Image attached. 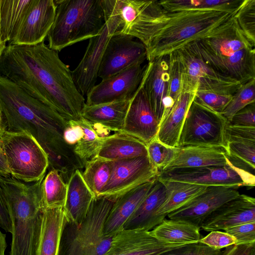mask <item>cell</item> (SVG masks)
I'll use <instances>...</instances> for the list:
<instances>
[{
  "mask_svg": "<svg viewBox=\"0 0 255 255\" xmlns=\"http://www.w3.org/2000/svg\"><path fill=\"white\" fill-rule=\"evenodd\" d=\"M6 247V234L2 233L0 229V255H5Z\"/></svg>",
  "mask_w": 255,
  "mask_h": 255,
  "instance_id": "11a10c76",
  "label": "cell"
},
{
  "mask_svg": "<svg viewBox=\"0 0 255 255\" xmlns=\"http://www.w3.org/2000/svg\"><path fill=\"white\" fill-rule=\"evenodd\" d=\"M146 64L136 63L95 85L86 95L85 104L96 105L130 100L139 87Z\"/></svg>",
  "mask_w": 255,
  "mask_h": 255,
  "instance_id": "4fadbf2b",
  "label": "cell"
},
{
  "mask_svg": "<svg viewBox=\"0 0 255 255\" xmlns=\"http://www.w3.org/2000/svg\"><path fill=\"white\" fill-rule=\"evenodd\" d=\"M111 35L124 34L148 44L164 10L158 1L102 0Z\"/></svg>",
  "mask_w": 255,
  "mask_h": 255,
  "instance_id": "8992f818",
  "label": "cell"
},
{
  "mask_svg": "<svg viewBox=\"0 0 255 255\" xmlns=\"http://www.w3.org/2000/svg\"><path fill=\"white\" fill-rule=\"evenodd\" d=\"M168 81V56L148 61L142 79L143 85L159 124L163 115L164 102L167 95Z\"/></svg>",
  "mask_w": 255,
  "mask_h": 255,
  "instance_id": "603a6c76",
  "label": "cell"
},
{
  "mask_svg": "<svg viewBox=\"0 0 255 255\" xmlns=\"http://www.w3.org/2000/svg\"><path fill=\"white\" fill-rule=\"evenodd\" d=\"M158 127L159 123L145 93L142 80L130 101L122 132L137 138L146 145L156 137Z\"/></svg>",
  "mask_w": 255,
  "mask_h": 255,
  "instance_id": "e0dca14e",
  "label": "cell"
},
{
  "mask_svg": "<svg viewBox=\"0 0 255 255\" xmlns=\"http://www.w3.org/2000/svg\"><path fill=\"white\" fill-rule=\"evenodd\" d=\"M156 179L118 196L106 219L103 235L112 236L122 230L152 186Z\"/></svg>",
  "mask_w": 255,
  "mask_h": 255,
  "instance_id": "cb8c5ba5",
  "label": "cell"
},
{
  "mask_svg": "<svg viewBox=\"0 0 255 255\" xmlns=\"http://www.w3.org/2000/svg\"><path fill=\"white\" fill-rule=\"evenodd\" d=\"M219 254H218V255H219Z\"/></svg>",
  "mask_w": 255,
  "mask_h": 255,
  "instance_id": "91938a15",
  "label": "cell"
},
{
  "mask_svg": "<svg viewBox=\"0 0 255 255\" xmlns=\"http://www.w3.org/2000/svg\"><path fill=\"white\" fill-rule=\"evenodd\" d=\"M3 130L2 128V127H1V123H0V135L1 133V132H2Z\"/></svg>",
  "mask_w": 255,
  "mask_h": 255,
  "instance_id": "6f0895ef",
  "label": "cell"
},
{
  "mask_svg": "<svg viewBox=\"0 0 255 255\" xmlns=\"http://www.w3.org/2000/svg\"><path fill=\"white\" fill-rule=\"evenodd\" d=\"M194 42L209 53L223 56H229L241 49L255 47V43L240 28L235 15L205 37Z\"/></svg>",
  "mask_w": 255,
  "mask_h": 255,
  "instance_id": "7402d4cb",
  "label": "cell"
},
{
  "mask_svg": "<svg viewBox=\"0 0 255 255\" xmlns=\"http://www.w3.org/2000/svg\"><path fill=\"white\" fill-rule=\"evenodd\" d=\"M0 147L11 177L30 183L45 175L49 167L48 156L29 132L3 130L0 135Z\"/></svg>",
  "mask_w": 255,
  "mask_h": 255,
  "instance_id": "52a82bcc",
  "label": "cell"
},
{
  "mask_svg": "<svg viewBox=\"0 0 255 255\" xmlns=\"http://www.w3.org/2000/svg\"><path fill=\"white\" fill-rule=\"evenodd\" d=\"M5 47H6V43L5 42H4L3 41H2V40H1V36H0V57L3 51H4Z\"/></svg>",
  "mask_w": 255,
  "mask_h": 255,
  "instance_id": "9f6ffc18",
  "label": "cell"
},
{
  "mask_svg": "<svg viewBox=\"0 0 255 255\" xmlns=\"http://www.w3.org/2000/svg\"><path fill=\"white\" fill-rule=\"evenodd\" d=\"M67 192V183L58 171L50 169L44 176L41 185L44 208H64Z\"/></svg>",
  "mask_w": 255,
  "mask_h": 255,
  "instance_id": "d590c367",
  "label": "cell"
},
{
  "mask_svg": "<svg viewBox=\"0 0 255 255\" xmlns=\"http://www.w3.org/2000/svg\"><path fill=\"white\" fill-rule=\"evenodd\" d=\"M228 121L223 116L195 98L187 112L181 132L179 147L189 146H226Z\"/></svg>",
  "mask_w": 255,
  "mask_h": 255,
  "instance_id": "9c48e42d",
  "label": "cell"
},
{
  "mask_svg": "<svg viewBox=\"0 0 255 255\" xmlns=\"http://www.w3.org/2000/svg\"><path fill=\"white\" fill-rule=\"evenodd\" d=\"M196 93H181L178 100L159 124L155 138L171 147H179V140L188 109Z\"/></svg>",
  "mask_w": 255,
  "mask_h": 255,
  "instance_id": "4316f807",
  "label": "cell"
},
{
  "mask_svg": "<svg viewBox=\"0 0 255 255\" xmlns=\"http://www.w3.org/2000/svg\"><path fill=\"white\" fill-rule=\"evenodd\" d=\"M245 166L231 158L223 166H204L178 168L159 171L160 180L175 181L205 186H230L240 188L254 187V173Z\"/></svg>",
  "mask_w": 255,
  "mask_h": 255,
  "instance_id": "30bf717a",
  "label": "cell"
},
{
  "mask_svg": "<svg viewBox=\"0 0 255 255\" xmlns=\"http://www.w3.org/2000/svg\"><path fill=\"white\" fill-rule=\"evenodd\" d=\"M255 222V199L240 194L222 204L202 224L206 232L224 230L242 224Z\"/></svg>",
  "mask_w": 255,
  "mask_h": 255,
  "instance_id": "ffe728a7",
  "label": "cell"
},
{
  "mask_svg": "<svg viewBox=\"0 0 255 255\" xmlns=\"http://www.w3.org/2000/svg\"><path fill=\"white\" fill-rule=\"evenodd\" d=\"M112 161L94 157L85 162L83 179L94 196L98 197L107 183L112 170Z\"/></svg>",
  "mask_w": 255,
  "mask_h": 255,
  "instance_id": "8d00e7d4",
  "label": "cell"
},
{
  "mask_svg": "<svg viewBox=\"0 0 255 255\" xmlns=\"http://www.w3.org/2000/svg\"><path fill=\"white\" fill-rule=\"evenodd\" d=\"M67 184V192L63 208L65 219L79 225L86 218L94 196L85 183L79 170L72 174Z\"/></svg>",
  "mask_w": 255,
  "mask_h": 255,
  "instance_id": "484cf974",
  "label": "cell"
},
{
  "mask_svg": "<svg viewBox=\"0 0 255 255\" xmlns=\"http://www.w3.org/2000/svg\"><path fill=\"white\" fill-rule=\"evenodd\" d=\"M232 95L197 92L195 94V99L212 110L222 114L231 100Z\"/></svg>",
  "mask_w": 255,
  "mask_h": 255,
  "instance_id": "ee69618b",
  "label": "cell"
},
{
  "mask_svg": "<svg viewBox=\"0 0 255 255\" xmlns=\"http://www.w3.org/2000/svg\"><path fill=\"white\" fill-rule=\"evenodd\" d=\"M0 121L4 130L29 132L49 159L66 144L63 135L68 121L1 75Z\"/></svg>",
  "mask_w": 255,
  "mask_h": 255,
  "instance_id": "7a4b0ae2",
  "label": "cell"
},
{
  "mask_svg": "<svg viewBox=\"0 0 255 255\" xmlns=\"http://www.w3.org/2000/svg\"><path fill=\"white\" fill-rule=\"evenodd\" d=\"M160 181L165 186L166 198L156 212L155 227L164 220L169 214L186 205L207 187L180 181Z\"/></svg>",
  "mask_w": 255,
  "mask_h": 255,
  "instance_id": "1f68e13d",
  "label": "cell"
},
{
  "mask_svg": "<svg viewBox=\"0 0 255 255\" xmlns=\"http://www.w3.org/2000/svg\"><path fill=\"white\" fill-rule=\"evenodd\" d=\"M64 220L63 207L44 208L36 255H59Z\"/></svg>",
  "mask_w": 255,
  "mask_h": 255,
  "instance_id": "4dcf8cb0",
  "label": "cell"
},
{
  "mask_svg": "<svg viewBox=\"0 0 255 255\" xmlns=\"http://www.w3.org/2000/svg\"><path fill=\"white\" fill-rule=\"evenodd\" d=\"M33 0H0V30L2 41L10 44L16 37Z\"/></svg>",
  "mask_w": 255,
  "mask_h": 255,
  "instance_id": "836d02e7",
  "label": "cell"
},
{
  "mask_svg": "<svg viewBox=\"0 0 255 255\" xmlns=\"http://www.w3.org/2000/svg\"><path fill=\"white\" fill-rule=\"evenodd\" d=\"M54 0H33L19 30L8 45H33L44 42L54 22Z\"/></svg>",
  "mask_w": 255,
  "mask_h": 255,
  "instance_id": "ac0fdd59",
  "label": "cell"
},
{
  "mask_svg": "<svg viewBox=\"0 0 255 255\" xmlns=\"http://www.w3.org/2000/svg\"><path fill=\"white\" fill-rule=\"evenodd\" d=\"M114 235L103 236L95 248L92 255H105L111 247Z\"/></svg>",
  "mask_w": 255,
  "mask_h": 255,
  "instance_id": "f5cc1de1",
  "label": "cell"
},
{
  "mask_svg": "<svg viewBox=\"0 0 255 255\" xmlns=\"http://www.w3.org/2000/svg\"><path fill=\"white\" fill-rule=\"evenodd\" d=\"M168 81L167 100L175 102L181 94V72L176 51L168 55Z\"/></svg>",
  "mask_w": 255,
  "mask_h": 255,
  "instance_id": "7bdbcfd3",
  "label": "cell"
},
{
  "mask_svg": "<svg viewBox=\"0 0 255 255\" xmlns=\"http://www.w3.org/2000/svg\"><path fill=\"white\" fill-rule=\"evenodd\" d=\"M146 149L150 162L159 171L174 159L178 147L168 146L155 137L146 144Z\"/></svg>",
  "mask_w": 255,
  "mask_h": 255,
  "instance_id": "60d3db41",
  "label": "cell"
},
{
  "mask_svg": "<svg viewBox=\"0 0 255 255\" xmlns=\"http://www.w3.org/2000/svg\"><path fill=\"white\" fill-rule=\"evenodd\" d=\"M54 22L47 36L48 47L57 52L95 36L105 20L102 0H55Z\"/></svg>",
  "mask_w": 255,
  "mask_h": 255,
  "instance_id": "5b68a950",
  "label": "cell"
},
{
  "mask_svg": "<svg viewBox=\"0 0 255 255\" xmlns=\"http://www.w3.org/2000/svg\"><path fill=\"white\" fill-rule=\"evenodd\" d=\"M218 255H255V244L233 245L221 251Z\"/></svg>",
  "mask_w": 255,
  "mask_h": 255,
  "instance_id": "816d5d0a",
  "label": "cell"
},
{
  "mask_svg": "<svg viewBox=\"0 0 255 255\" xmlns=\"http://www.w3.org/2000/svg\"><path fill=\"white\" fill-rule=\"evenodd\" d=\"M147 60L145 46L128 35H112L106 45L98 77L106 79L136 64Z\"/></svg>",
  "mask_w": 255,
  "mask_h": 255,
  "instance_id": "5bb4252c",
  "label": "cell"
},
{
  "mask_svg": "<svg viewBox=\"0 0 255 255\" xmlns=\"http://www.w3.org/2000/svg\"><path fill=\"white\" fill-rule=\"evenodd\" d=\"M0 227H1V225H0Z\"/></svg>",
  "mask_w": 255,
  "mask_h": 255,
  "instance_id": "680465c9",
  "label": "cell"
},
{
  "mask_svg": "<svg viewBox=\"0 0 255 255\" xmlns=\"http://www.w3.org/2000/svg\"><path fill=\"white\" fill-rule=\"evenodd\" d=\"M184 245L159 241L149 231L122 229L115 234L105 255H160Z\"/></svg>",
  "mask_w": 255,
  "mask_h": 255,
  "instance_id": "d6986e66",
  "label": "cell"
},
{
  "mask_svg": "<svg viewBox=\"0 0 255 255\" xmlns=\"http://www.w3.org/2000/svg\"><path fill=\"white\" fill-rule=\"evenodd\" d=\"M147 156L146 145L137 138L125 132L103 136L95 157L115 161Z\"/></svg>",
  "mask_w": 255,
  "mask_h": 255,
  "instance_id": "83f0119b",
  "label": "cell"
},
{
  "mask_svg": "<svg viewBox=\"0 0 255 255\" xmlns=\"http://www.w3.org/2000/svg\"><path fill=\"white\" fill-rule=\"evenodd\" d=\"M255 102V79L242 85L222 113L229 122L239 111Z\"/></svg>",
  "mask_w": 255,
  "mask_h": 255,
  "instance_id": "ab89813d",
  "label": "cell"
},
{
  "mask_svg": "<svg viewBox=\"0 0 255 255\" xmlns=\"http://www.w3.org/2000/svg\"><path fill=\"white\" fill-rule=\"evenodd\" d=\"M224 231L235 239L236 245L255 244V222L242 224Z\"/></svg>",
  "mask_w": 255,
  "mask_h": 255,
  "instance_id": "f6af8a7d",
  "label": "cell"
},
{
  "mask_svg": "<svg viewBox=\"0 0 255 255\" xmlns=\"http://www.w3.org/2000/svg\"><path fill=\"white\" fill-rule=\"evenodd\" d=\"M224 148L200 146L178 147L174 159L164 168L165 171L178 168L204 166H223L229 160Z\"/></svg>",
  "mask_w": 255,
  "mask_h": 255,
  "instance_id": "d4e9b609",
  "label": "cell"
},
{
  "mask_svg": "<svg viewBox=\"0 0 255 255\" xmlns=\"http://www.w3.org/2000/svg\"><path fill=\"white\" fill-rule=\"evenodd\" d=\"M112 165L109 179L99 196L117 198L157 178L159 174L147 156L112 161Z\"/></svg>",
  "mask_w": 255,
  "mask_h": 255,
  "instance_id": "7c38bea8",
  "label": "cell"
},
{
  "mask_svg": "<svg viewBox=\"0 0 255 255\" xmlns=\"http://www.w3.org/2000/svg\"><path fill=\"white\" fill-rule=\"evenodd\" d=\"M0 75L67 121L81 117L85 99L78 91L69 66L44 41L8 45L0 57Z\"/></svg>",
  "mask_w": 255,
  "mask_h": 255,
  "instance_id": "6da1fadb",
  "label": "cell"
},
{
  "mask_svg": "<svg viewBox=\"0 0 255 255\" xmlns=\"http://www.w3.org/2000/svg\"><path fill=\"white\" fill-rule=\"evenodd\" d=\"M238 189L230 186H208L202 193L167 217L200 228L203 222L218 208L240 195Z\"/></svg>",
  "mask_w": 255,
  "mask_h": 255,
  "instance_id": "2e32d148",
  "label": "cell"
},
{
  "mask_svg": "<svg viewBox=\"0 0 255 255\" xmlns=\"http://www.w3.org/2000/svg\"><path fill=\"white\" fill-rule=\"evenodd\" d=\"M111 36L105 23L99 34L89 39L83 58L76 68L72 71L74 83L83 97L96 85L102 57Z\"/></svg>",
  "mask_w": 255,
  "mask_h": 255,
  "instance_id": "44dd1931",
  "label": "cell"
},
{
  "mask_svg": "<svg viewBox=\"0 0 255 255\" xmlns=\"http://www.w3.org/2000/svg\"><path fill=\"white\" fill-rule=\"evenodd\" d=\"M244 0H174L158 2L167 12L188 9L215 10L229 12L237 11Z\"/></svg>",
  "mask_w": 255,
  "mask_h": 255,
  "instance_id": "e575fe53",
  "label": "cell"
},
{
  "mask_svg": "<svg viewBox=\"0 0 255 255\" xmlns=\"http://www.w3.org/2000/svg\"><path fill=\"white\" fill-rule=\"evenodd\" d=\"M236 12L208 9L164 11L146 46L147 60L168 56L200 40L231 19Z\"/></svg>",
  "mask_w": 255,
  "mask_h": 255,
  "instance_id": "3957f363",
  "label": "cell"
},
{
  "mask_svg": "<svg viewBox=\"0 0 255 255\" xmlns=\"http://www.w3.org/2000/svg\"><path fill=\"white\" fill-rule=\"evenodd\" d=\"M200 230L199 227L185 221L165 218L149 232L159 241L187 245L199 243L203 238Z\"/></svg>",
  "mask_w": 255,
  "mask_h": 255,
  "instance_id": "d6a6232c",
  "label": "cell"
},
{
  "mask_svg": "<svg viewBox=\"0 0 255 255\" xmlns=\"http://www.w3.org/2000/svg\"><path fill=\"white\" fill-rule=\"evenodd\" d=\"M199 243L214 250H219L236 245V241L232 236L225 232L214 231L203 237Z\"/></svg>",
  "mask_w": 255,
  "mask_h": 255,
  "instance_id": "bcb514c9",
  "label": "cell"
},
{
  "mask_svg": "<svg viewBox=\"0 0 255 255\" xmlns=\"http://www.w3.org/2000/svg\"><path fill=\"white\" fill-rule=\"evenodd\" d=\"M221 251L198 243L185 245L160 255H217Z\"/></svg>",
  "mask_w": 255,
  "mask_h": 255,
  "instance_id": "7dc6e473",
  "label": "cell"
},
{
  "mask_svg": "<svg viewBox=\"0 0 255 255\" xmlns=\"http://www.w3.org/2000/svg\"><path fill=\"white\" fill-rule=\"evenodd\" d=\"M0 175L3 177L10 176L4 153L0 147Z\"/></svg>",
  "mask_w": 255,
  "mask_h": 255,
  "instance_id": "db71d44e",
  "label": "cell"
},
{
  "mask_svg": "<svg viewBox=\"0 0 255 255\" xmlns=\"http://www.w3.org/2000/svg\"><path fill=\"white\" fill-rule=\"evenodd\" d=\"M255 105L250 104L237 113L228 122V124L236 127H255Z\"/></svg>",
  "mask_w": 255,
  "mask_h": 255,
  "instance_id": "c3c4849f",
  "label": "cell"
},
{
  "mask_svg": "<svg viewBox=\"0 0 255 255\" xmlns=\"http://www.w3.org/2000/svg\"><path fill=\"white\" fill-rule=\"evenodd\" d=\"M184 47L219 73L242 85L255 79V48H244L223 56L209 53L195 42Z\"/></svg>",
  "mask_w": 255,
  "mask_h": 255,
  "instance_id": "9a60e30c",
  "label": "cell"
},
{
  "mask_svg": "<svg viewBox=\"0 0 255 255\" xmlns=\"http://www.w3.org/2000/svg\"><path fill=\"white\" fill-rule=\"evenodd\" d=\"M225 150L230 158L255 171V140L227 138Z\"/></svg>",
  "mask_w": 255,
  "mask_h": 255,
  "instance_id": "f35d334b",
  "label": "cell"
},
{
  "mask_svg": "<svg viewBox=\"0 0 255 255\" xmlns=\"http://www.w3.org/2000/svg\"><path fill=\"white\" fill-rule=\"evenodd\" d=\"M230 138L255 140V127H236L228 124L226 139Z\"/></svg>",
  "mask_w": 255,
  "mask_h": 255,
  "instance_id": "681fc988",
  "label": "cell"
},
{
  "mask_svg": "<svg viewBox=\"0 0 255 255\" xmlns=\"http://www.w3.org/2000/svg\"><path fill=\"white\" fill-rule=\"evenodd\" d=\"M181 72V93L197 92L233 95L242 86L209 66L185 47L175 51Z\"/></svg>",
  "mask_w": 255,
  "mask_h": 255,
  "instance_id": "8fae6325",
  "label": "cell"
},
{
  "mask_svg": "<svg viewBox=\"0 0 255 255\" xmlns=\"http://www.w3.org/2000/svg\"><path fill=\"white\" fill-rule=\"evenodd\" d=\"M235 17L244 34L255 43V0H244Z\"/></svg>",
  "mask_w": 255,
  "mask_h": 255,
  "instance_id": "b9f144b4",
  "label": "cell"
},
{
  "mask_svg": "<svg viewBox=\"0 0 255 255\" xmlns=\"http://www.w3.org/2000/svg\"><path fill=\"white\" fill-rule=\"evenodd\" d=\"M117 197H94L85 219L79 225L65 219L59 255H92L103 237L106 219Z\"/></svg>",
  "mask_w": 255,
  "mask_h": 255,
  "instance_id": "ba28073f",
  "label": "cell"
},
{
  "mask_svg": "<svg viewBox=\"0 0 255 255\" xmlns=\"http://www.w3.org/2000/svg\"><path fill=\"white\" fill-rule=\"evenodd\" d=\"M164 184L157 178L138 208L124 225L123 229H141L150 231L155 227V217L165 201Z\"/></svg>",
  "mask_w": 255,
  "mask_h": 255,
  "instance_id": "f546056e",
  "label": "cell"
},
{
  "mask_svg": "<svg viewBox=\"0 0 255 255\" xmlns=\"http://www.w3.org/2000/svg\"><path fill=\"white\" fill-rule=\"evenodd\" d=\"M0 175V228L6 232H11V222L7 209L5 194L1 183V177Z\"/></svg>",
  "mask_w": 255,
  "mask_h": 255,
  "instance_id": "f907efd6",
  "label": "cell"
},
{
  "mask_svg": "<svg viewBox=\"0 0 255 255\" xmlns=\"http://www.w3.org/2000/svg\"><path fill=\"white\" fill-rule=\"evenodd\" d=\"M44 177L30 184L11 176L1 178L11 226L9 255H37L44 209L41 194Z\"/></svg>",
  "mask_w": 255,
  "mask_h": 255,
  "instance_id": "277c9868",
  "label": "cell"
},
{
  "mask_svg": "<svg viewBox=\"0 0 255 255\" xmlns=\"http://www.w3.org/2000/svg\"><path fill=\"white\" fill-rule=\"evenodd\" d=\"M130 100L92 106L85 104L81 117L93 125H98L109 130L122 132Z\"/></svg>",
  "mask_w": 255,
  "mask_h": 255,
  "instance_id": "f1b7e54d",
  "label": "cell"
},
{
  "mask_svg": "<svg viewBox=\"0 0 255 255\" xmlns=\"http://www.w3.org/2000/svg\"><path fill=\"white\" fill-rule=\"evenodd\" d=\"M82 129V135L73 146L75 153L85 163L96 156L102 143L103 136H100L94 126L82 117L76 120Z\"/></svg>",
  "mask_w": 255,
  "mask_h": 255,
  "instance_id": "74e56055",
  "label": "cell"
}]
</instances>
